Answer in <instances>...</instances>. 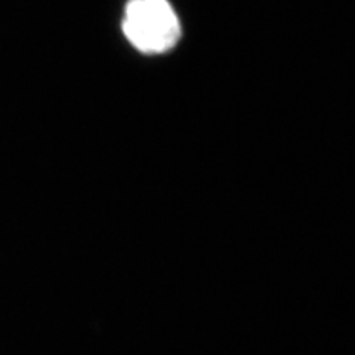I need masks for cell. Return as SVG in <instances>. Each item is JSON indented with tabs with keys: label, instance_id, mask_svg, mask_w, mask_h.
<instances>
[{
	"label": "cell",
	"instance_id": "6da1fadb",
	"mask_svg": "<svg viewBox=\"0 0 355 355\" xmlns=\"http://www.w3.org/2000/svg\"><path fill=\"white\" fill-rule=\"evenodd\" d=\"M123 33L144 53H164L181 37V22L168 0H129Z\"/></svg>",
	"mask_w": 355,
	"mask_h": 355
}]
</instances>
